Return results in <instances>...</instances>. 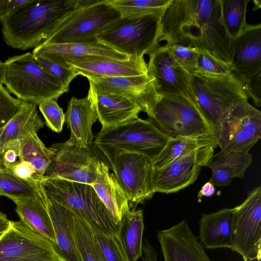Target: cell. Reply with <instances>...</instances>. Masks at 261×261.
<instances>
[{"instance_id":"obj_1","label":"cell","mask_w":261,"mask_h":261,"mask_svg":"<svg viewBox=\"0 0 261 261\" xmlns=\"http://www.w3.org/2000/svg\"><path fill=\"white\" fill-rule=\"evenodd\" d=\"M231 40L223 22L221 0H171L161 17L156 43L196 48L231 64Z\"/></svg>"},{"instance_id":"obj_2","label":"cell","mask_w":261,"mask_h":261,"mask_svg":"<svg viewBox=\"0 0 261 261\" xmlns=\"http://www.w3.org/2000/svg\"><path fill=\"white\" fill-rule=\"evenodd\" d=\"M75 0H32L1 21L5 43L22 50L36 48L75 9Z\"/></svg>"},{"instance_id":"obj_3","label":"cell","mask_w":261,"mask_h":261,"mask_svg":"<svg viewBox=\"0 0 261 261\" xmlns=\"http://www.w3.org/2000/svg\"><path fill=\"white\" fill-rule=\"evenodd\" d=\"M169 138L149 120L132 118L114 126L102 127L93 145L111 164L119 155L137 153L153 161Z\"/></svg>"},{"instance_id":"obj_4","label":"cell","mask_w":261,"mask_h":261,"mask_svg":"<svg viewBox=\"0 0 261 261\" xmlns=\"http://www.w3.org/2000/svg\"><path fill=\"white\" fill-rule=\"evenodd\" d=\"M34 177L56 201L84 220L93 229L117 234L119 224L91 185L44 176Z\"/></svg>"},{"instance_id":"obj_5","label":"cell","mask_w":261,"mask_h":261,"mask_svg":"<svg viewBox=\"0 0 261 261\" xmlns=\"http://www.w3.org/2000/svg\"><path fill=\"white\" fill-rule=\"evenodd\" d=\"M192 74L196 106L216 134L224 114L236 103L248 100L249 96L231 71L225 75L197 71Z\"/></svg>"},{"instance_id":"obj_6","label":"cell","mask_w":261,"mask_h":261,"mask_svg":"<svg viewBox=\"0 0 261 261\" xmlns=\"http://www.w3.org/2000/svg\"><path fill=\"white\" fill-rule=\"evenodd\" d=\"M4 84L17 99L36 106L65 92L30 52L9 58L5 62Z\"/></svg>"},{"instance_id":"obj_7","label":"cell","mask_w":261,"mask_h":261,"mask_svg":"<svg viewBox=\"0 0 261 261\" xmlns=\"http://www.w3.org/2000/svg\"><path fill=\"white\" fill-rule=\"evenodd\" d=\"M147 119L169 139L216 135L196 106L182 96L157 94Z\"/></svg>"},{"instance_id":"obj_8","label":"cell","mask_w":261,"mask_h":261,"mask_svg":"<svg viewBox=\"0 0 261 261\" xmlns=\"http://www.w3.org/2000/svg\"><path fill=\"white\" fill-rule=\"evenodd\" d=\"M162 15L120 17L99 34L96 39L128 57H144L156 47Z\"/></svg>"},{"instance_id":"obj_9","label":"cell","mask_w":261,"mask_h":261,"mask_svg":"<svg viewBox=\"0 0 261 261\" xmlns=\"http://www.w3.org/2000/svg\"><path fill=\"white\" fill-rule=\"evenodd\" d=\"M120 17L109 0L86 9H74L41 45L96 40L99 34Z\"/></svg>"},{"instance_id":"obj_10","label":"cell","mask_w":261,"mask_h":261,"mask_svg":"<svg viewBox=\"0 0 261 261\" xmlns=\"http://www.w3.org/2000/svg\"><path fill=\"white\" fill-rule=\"evenodd\" d=\"M231 71L254 104L261 105V24H246L232 39Z\"/></svg>"},{"instance_id":"obj_11","label":"cell","mask_w":261,"mask_h":261,"mask_svg":"<svg viewBox=\"0 0 261 261\" xmlns=\"http://www.w3.org/2000/svg\"><path fill=\"white\" fill-rule=\"evenodd\" d=\"M218 145L226 152H248L261 138V112L243 100L223 116L216 134Z\"/></svg>"},{"instance_id":"obj_12","label":"cell","mask_w":261,"mask_h":261,"mask_svg":"<svg viewBox=\"0 0 261 261\" xmlns=\"http://www.w3.org/2000/svg\"><path fill=\"white\" fill-rule=\"evenodd\" d=\"M55 149L44 176L92 185L103 161L95 147L72 145L66 141L51 145Z\"/></svg>"},{"instance_id":"obj_13","label":"cell","mask_w":261,"mask_h":261,"mask_svg":"<svg viewBox=\"0 0 261 261\" xmlns=\"http://www.w3.org/2000/svg\"><path fill=\"white\" fill-rule=\"evenodd\" d=\"M0 261H60L53 243L22 222L10 221L0 237Z\"/></svg>"},{"instance_id":"obj_14","label":"cell","mask_w":261,"mask_h":261,"mask_svg":"<svg viewBox=\"0 0 261 261\" xmlns=\"http://www.w3.org/2000/svg\"><path fill=\"white\" fill-rule=\"evenodd\" d=\"M149 57L147 73L153 79L156 93L182 96L196 105L192 88V74L177 62L168 48L159 45Z\"/></svg>"},{"instance_id":"obj_15","label":"cell","mask_w":261,"mask_h":261,"mask_svg":"<svg viewBox=\"0 0 261 261\" xmlns=\"http://www.w3.org/2000/svg\"><path fill=\"white\" fill-rule=\"evenodd\" d=\"M110 165L129 207L152 197L154 194L152 185L153 169L148 158L137 153H123Z\"/></svg>"},{"instance_id":"obj_16","label":"cell","mask_w":261,"mask_h":261,"mask_svg":"<svg viewBox=\"0 0 261 261\" xmlns=\"http://www.w3.org/2000/svg\"><path fill=\"white\" fill-rule=\"evenodd\" d=\"M235 208L231 250L243 257L261 254V187L253 189Z\"/></svg>"},{"instance_id":"obj_17","label":"cell","mask_w":261,"mask_h":261,"mask_svg":"<svg viewBox=\"0 0 261 261\" xmlns=\"http://www.w3.org/2000/svg\"><path fill=\"white\" fill-rule=\"evenodd\" d=\"M214 147L199 148L178 158L163 168L153 169L152 185L154 193H176L193 184L202 166L214 153Z\"/></svg>"},{"instance_id":"obj_18","label":"cell","mask_w":261,"mask_h":261,"mask_svg":"<svg viewBox=\"0 0 261 261\" xmlns=\"http://www.w3.org/2000/svg\"><path fill=\"white\" fill-rule=\"evenodd\" d=\"M89 86L98 94H112L127 98L151 115L157 94L153 79L148 73L134 76H105L87 78Z\"/></svg>"},{"instance_id":"obj_19","label":"cell","mask_w":261,"mask_h":261,"mask_svg":"<svg viewBox=\"0 0 261 261\" xmlns=\"http://www.w3.org/2000/svg\"><path fill=\"white\" fill-rule=\"evenodd\" d=\"M164 261H211L185 220L158 233Z\"/></svg>"},{"instance_id":"obj_20","label":"cell","mask_w":261,"mask_h":261,"mask_svg":"<svg viewBox=\"0 0 261 261\" xmlns=\"http://www.w3.org/2000/svg\"><path fill=\"white\" fill-rule=\"evenodd\" d=\"M79 75L88 77L134 76L147 73L144 57L131 56L125 60L101 56L68 59L64 63Z\"/></svg>"},{"instance_id":"obj_21","label":"cell","mask_w":261,"mask_h":261,"mask_svg":"<svg viewBox=\"0 0 261 261\" xmlns=\"http://www.w3.org/2000/svg\"><path fill=\"white\" fill-rule=\"evenodd\" d=\"M44 191L55 233L53 245L60 261H82L75 235L74 213Z\"/></svg>"},{"instance_id":"obj_22","label":"cell","mask_w":261,"mask_h":261,"mask_svg":"<svg viewBox=\"0 0 261 261\" xmlns=\"http://www.w3.org/2000/svg\"><path fill=\"white\" fill-rule=\"evenodd\" d=\"M65 114V122L70 131L66 142L72 145L90 147L94 136L92 127L98 120L93 90L89 87L87 95L83 98L71 97Z\"/></svg>"},{"instance_id":"obj_23","label":"cell","mask_w":261,"mask_h":261,"mask_svg":"<svg viewBox=\"0 0 261 261\" xmlns=\"http://www.w3.org/2000/svg\"><path fill=\"white\" fill-rule=\"evenodd\" d=\"M32 54L35 57L44 58L62 64L68 59L87 56L106 57L120 60L130 57L97 39L89 42L42 45L34 48Z\"/></svg>"},{"instance_id":"obj_24","label":"cell","mask_w":261,"mask_h":261,"mask_svg":"<svg viewBox=\"0 0 261 261\" xmlns=\"http://www.w3.org/2000/svg\"><path fill=\"white\" fill-rule=\"evenodd\" d=\"M235 208L202 214L199 221V239L205 248L230 249L234 231Z\"/></svg>"},{"instance_id":"obj_25","label":"cell","mask_w":261,"mask_h":261,"mask_svg":"<svg viewBox=\"0 0 261 261\" xmlns=\"http://www.w3.org/2000/svg\"><path fill=\"white\" fill-rule=\"evenodd\" d=\"M36 182L37 194L35 197L18 199L13 202L20 220L32 230L47 238L53 245L55 237L50 215L47 209L45 192L39 181Z\"/></svg>"},{"instance_id":"obj_26","label":"cell","mask_w":261,"mask_h":261,"mask_svg":"<svg viewBox=\"0 0 261 261\" xmlns=\"http://www.w3.org/2000/svg\"><path fill=\"white\" fill-rule=\"evenodd\" d=\"M91 186L119 224L122 216L130 210L129 203L114 173L110 172L109 165L103 161L97 166L96 176Z\"/></svg>"},{"instance_id":"obj_27","label":"cell","mask_w":261,"mask_h":261,"mask_svg":"<svg viewBox=\"0 0 261 261\" xmlns=\"http://www.w3.org/2000/svg\"><path fill=\"white\" fill-rule=\"evenodd\" d=\"M252 161L249 152L226 153L221 150L214 154L205 166L212 170L210 181L215 186L223 187L229 185L234 177L243 178Z\"/></svg>"},{"instance_id":"obj_28","label":"cell","mask_w":261,"mask_h":261,"mask_svg":"<svg viewBox=\"0 0 261 261\" xmlns=\"http://www.w3.org/2000/svg\"><path fill=\"white\" fill-rule=\"evenodd\" d=\"M92 90L98 119L102 127L114 126L138 117L142 112L138 105L127 98L115 94H98Z\"/></svg>"},{"instance_id":"obj_29","label":"cell","mask_w":261,"mask_h":261,"mask_svg":"<svg viewBox=\"0 0 261 261\" xmlns=\"http://www.w3.org/2000/svg\"><path fill=\"white\" fill-rule=\"evenodd\" d=\"M44 125L37 106L23 101L16 114L0 128V152L8 142L19 141L31 133H37Z\"/></svg>"},{"instance_id":"obj_30","label":"cell","mask_w":261,"mask_h":261,"mask_svg":"<svg viewBox=\"0 0 261 261\" xmlns=\"http://www.w3.org/2000/svg\"><path fill=\"white\" fill-rule=\"evenodd\" d=\"M144 229L142 210H129L120 221L117 235L128 261L141 257Z\"/></svg>"},{"instance_id":"obj_31","label":"cell","mask_w":261,"mask_h":261,"mask_svg":"<svg viewBox=\"0 0 261 261\" xmlns=\"http://www.w3.org/2000/svg\"><path fill=\"white\" fill-rule=\"evenodd\" d=\"M218 146L216 135L169 139L162 151L151 161L152 167L153 169H159L174 160L199 148L206 146L215 148Z\"/></svg>"},{"instance_id":"obj_32","label":"cell","mask_w":261,"mask_h":261,"mask_svg":"<svg viewBox=\"0 0 261 261\" xmlns=\"http://www.w3.org/2000/svg\"><path fill=\"white\" fill-rule=\"evenodd\" d=\"M19 142V161L29 163L34 167V177L44 176L52 161L55 148L46 147L36 132L28 134Z\"/></svg>"},{"instance_id":"obj_33","label":"cell","mask_w":261,"mask_h":261,"mask_svg":"<svg viewBox=\"0 0 261 261\" xmlns=\"http://www.w3.org/2000/svg\"><path fill=\"white\" fill-rule=\"evenodd\" d=\"M171 0H109L121 17L162 15Z\"/></svg>"},{"instance_id":"obj_34","label":"cell","mask_w":261,"mask_h":261,"mask_svg":"<svg viewBox=\"0 0 261 261\" xmlns=\"http://www.w3.org/2000/svg\"><path fill=\"white\" fill-rule=\"evenodd\" d=\"M75 235L82 261H106L90 225L74 215Z\"/></svg>"},{"instance_id":"obj_35","label":"cell","mask_w":261,"mask_h":261,"mask_svg":"<svg viewBox=\"0 0 261 261\" xmlns=\"http://www.w3.org/2000/svg\"><path fill=\"white\" fill-rule=\"evenodd\" d=\"M37 192L35 179L25 180L17 177L6 168L0 171V196L13 201L35 197Z\"/></svg>"},{"instance_id":"obj_36","label":"cell","mask_w":261,"mask_h":261,"mask_svg":"<svg viewBox=\"0 0 261 261\" xmlns=\"http://www.w3.org/2000/svg\"><path fill=\"white\" fill-rule=\"evenodd\" d=\"M248 0H221L222 18L226 30L231 39L239 35L246 23Z\"/></svg>"},{"instance_id":"obj_37","label":"cell","mask_w":261,"mask_h":261,"mask_svg":"<svg viewBox=\"0 0 261 261\" xmlns=\"http://www.w3.org/2000/svg\"><path fill=\"white\" fill-rule=\"evenodd\" d=\"M92 229L106 261H128L117 234H107Z\"/></svg>"},{"instance_id":"obj_38","label":"cell","mask_w":261,"mask_h":261,"mask_svg":"<svg viewBox=\"0 0 261 261\" xmlns=\"http://www.w3.org/2000/svg\"><path fill=\"white\" fill-rule=\"evenodd\" d=\"M35 58L43 68L55 79L65 93L68 92L70 83L78 75L75 70L67 65L44 58Z\"/></svg>"},{"instance_id":"obj_39","label":"cell","mask_w":261,"mask_h":261,"mask_svg":"<svg viewBox=\"0 0 261 261\" xmlns=\"http://www.w3.org/2000/svg\"><path fill=\"white\" fill-rule=\"evenodd\" d=\"M38 106L47 126L56 133H60L65 122V114L62 108L58 105L57 99H48Z\"/></svg>"},{"instance_id":"obj_40","label":"cell","mask_w":261,"mask_h":261,"mask_svg":"<svg viewBox=\"0 0 261 261\" xmlns=\"http://www.w3.org/2000/svg\"><path fill=\"white\" fill-rule=\"evenodd\" d=\"M167 47L173 58L186 70L191 74L196 70L199 50L181 44Z\"/></svg>"},{"instance_id":"obj_41","label":"cell","mask_w":261,"mask_h":261,"mask_svg":"<svg viewBox=\"0 0 261 261\" xmlns=\"http://www.w3.org/2000/svg\"><path fill=\"white\" fill-rule=\"evenodd\" d=\"M195 71L210 75H225L231 71V64L220 61L205 51L199 50Z\"/></svg>"},{"instance_id":"obj_42","label":"cell","mask_w":261,"mask_h":261,"mask_svg":"<svg viewBox=\"0 0 261 261\" xmlns=\"http://www.w3.org/2000/svg\"><path fill=\"white\" fill-rule=\"evenodd\" d=\"M22 102L12 97L3 86L0 87V128L16 114Z\"/></svg>"},{"instance_id":"obj_43","label":"cell","mask_w":261,"mask_h":261,"mask_svg":"<svg viewBox=\"0 0 261 261\" xmlns=\"http://www.w3.org/2000/svg\"><path fill=\"white\" fill-rule=\"evenodd\" d=\"M20 153V142L18 140L8 142L0 152V161L6 168L17 162Z\"/></svg>"},{"instance_id":"obj_44","label":"cell","mask_w":261,"mask_h":261,"mask_svg":"<svg viewBox=\"0 0 261 261\" xmlns=\"http://www.w3.org/2000/svg\"><path fill=\"white\" fill-rule=\"evenodd\" d=\"M6 169L17 177L25 180H32L35 176L34 167L26 162L17 161Z\"/></svg>"},{"instance_id":"obj_45","label":"cell","mask_w":261,"mask_h":261,"mask_svg":"<svg viewBox=\"0 0 261 261\" xmlns=\"http://www.w3.org/2000/svg\"><path fill=\"white\" fill-rule=\"evenodd\" d=\"M32 0H0V21L14 14Z\"/></svg>"},{"instance_id":"obj_46","label":"cell","mask_w":261,"mask_h":261,"mask_svg":"<svg viewBox=\"0 0 261 261\" xmlns=\"http://www.w3.org/2000/svg\"><path fill=\"white\" fill-rule=\"evenodd\" d=\"M215 192V186L210 181L206 182L198 193V201L201 202V199L203 196H211L214 194Z\"/></svg>"},{"instance_id":"obj_47","label":"cell","mask_w":261,"mask_h":261,"mask_svg":"<svg viewBox=\"0 0 261 261\" xmlns=\"http://www.w3.org/2000/svg\"><path fill=\"white\" fill-rule=\"evenodd\" d=\"M141 261H158V253L152 247L143 249L141 257Z\"/></svg>"},{"instance_id":"obj_48","label":"cell","mask_w":261,"mask_h":261,"mask_svg":"<svg viewBox=\"0 0 261 261\" xmlns=\"http://www.w3.org/2000/svg\"><path fill=\"white\" fill-rule=\"evenodd\" d=\"M104 0H75V9H83L102 3Z\"/></svg>"},{"instance_id":"obj_49","label":"cell","mask_w":261,"mask_h":261,"mask_svg":"<svg viewBox=\"0 0 261 261\" xmlns=\"http://www.w3.org/2000/svg\"><path fill=\"white\" fill-rule=\"evenodd\" d=\"M10 223L7 215L0 211V237L9 228Z\"/></svg>"},{"instance_id":"obj_50","label":"cell","mask_w":261,"mask_h":261,"mask_svg":"<svg viewBox=\"0 0 261 261\" xmlns=\"http://www.w3.org/2000/svg\"><path fill=\"white\" fill-rule=\"evenodd\" d=\"M5 64L0 60V87L4 84Z\"/></svg>"},{"instance_id":"obj_51","label":"cell","mask_w":261,"mask_h":261,"mask_svg":"<svg viewBox=\"0 0 261 261\" xmlns=\"http://www.w3.org/2000/svg\"><path fill=\"white\" fill-rule=\"evenodd\" d=\"M243 258L244 261H260L261 254L253 257H244Z\"/></svg>"},{"instance_id":"obj_52","label":"cell","mask_w":261,"mask_h":261,"mask_svg":"<svg viewBox=\"0 0 261 261\" xmlns=\"http://www.w3.org/2000/svg\"><path fill=\"white\" fill-rule=\"evenodd\" d=\"M5 169H6L5 167L0 161V171L4 170Z\"/></svg>"}]
</instances>
